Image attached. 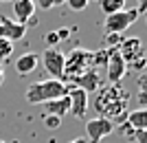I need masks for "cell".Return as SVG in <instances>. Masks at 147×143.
I'll list each match as a JSON object with an SVG mask.
<instances>
[{
  "label": "cell",
  "instance_id": "cell-1",
  "mask_svg": "<svg viewBox=\"0 0 147 143\" xmlns=\"http://www.w3.org/2000/svg\"><path fill=\"white\" fill-rule=\"evenodd\" d=\"M94 110L99 117L110 119L112 123H125L127 117V93L121 88V84H105L94 90Z\"/></svg>",
  "mask_w": 147,
  "mask_h": 143
},
{
  "label": "cell",
  "instance_id": "cell-2",
  "mask_svg": "<svg viewBox=\"0 0 147 143\" xmlns=\"http://www.w3.org/2000/svg\"><path fill=\"white\" fill-rule=\"evenodd\" d=\"M68 95V84L61 79H42V81H33L26 88V101L37 106V104H46V101L59 99Z\"/></svg>",
  "mask_w": 147,
  "mask_h": 143
},
{
  "label": "cell",
  "instance_id": "cell-3",
  "mask_svg": "<svg viewBox=\"0 0 147 143\" xmlns=\"http://www.w3.org/2000/svg\"><path fill=\"white\" fill-rule=\"evenodd\" d=\"M90 68H94L92 51L73 49L68 55H64V77H61V81H70V79H75V77L84 75Z\"/></svg>",
  "mask_w": 147,
  "mask_h": 143
},
{
  "label": "cell",
  "instance_id": "cell-4",
  "mask_svg": "<svg viewBox=\"0 0 147 143\" xmlns=\"http://www.w3.org/2000/svg\"><path fill=\"white\" fill-rule=\"evenodd\" d=\"M119 55L123 57V62L127 64V68L143 70L145 66V49H143V40L141 37H123L117 46Z\"/></svg>",
  "mask_w": 147,
  "mask_h": 143
},
{
  "label": "cell",
  "instance_id": "cell-5",
  "mask_svg": "<svg viewBox=\"0 0 147 143\" xmlns=\"http://www.w3.org/2000/svg\"><path fill=\"white\" fill-rule=\"evenodd\" d=\"M141 13L136 9H123L119 13H112V16H105V22H103V29L105 33H114V35H121L127 26H132L138 20Z\"/></svg>",
  "mask_w": 147,
  "mask_h": 143
},
{
  "label": "cell",
  "instance_id": "cell-6",
  "mask_svg": "<svg viewBox=\"0 0 147 143\" xmlns=\"http://www.w3.org/2000/svg\"><path fill=\"white\" fill-rule=\"evenodd\" d=\"M114 128H117V125L112 123L110 119H105V117L88 119L86 121V139L92 141V143H99V141H103L108 134H112Z\"/></svg>",
  "mask_w": 147,
  "mask_h": 143
},
{
  "label": "cell",
  "instance_id": "cell-7",
  "mask_svg": "<svg viewBox=\"0 0 147 143\" xmlns=\"http://www.w3.org/2000/svg\"><path fill=\"white\" fill-rule=\"evenodd\" d=\"M42 64L51 79H61L64 77V53L59 49H46L42 55Z\"/></svg>",
  "mask_w": 147,
  "mask_h": 143
},
{
  "label": "cell",
  "instance_id": "cell-8",
  "mask_svg": "<svg viewBox=\"0 0 147 143\" xmlns=\"http://www.w3.org/2000/svg\"><path fill=\"white\" fill-rule=\"evenodd\" d=\"M105 68H108V79H110V84H119V81L125 77V73H127V64L123 62V57L119 55L117 49H110Z\"/></svg>",
  "mask_w": 147,
  "mask_h": 143
},
{
  "label": "cell",
  "instance_id": "cell-9",
  "mask_svg": "<svg viewBox=\"0 0 147 143\" xmlns=\"http://www.w3.org/2000/svg\"><path fill=\"white\" fill-rule=\"evenodd\" d=\"M66 84H68V86H75V88H81L84 93H94V90L101 86V75H99L97 68H90V70H86L84 75H79V77L66 81Z\"/></svg>",
  "mask_w": 147,
  "mask_h": 143
},
{
  "label": "cell",
  "instance_id": "cell-10",
  "mask_svg": "<svg viewBox=\"0 0 147 143\" xmlns=\"http://www.w3.org/2000/svg\"><path fill=\"white\" fill-rule=\"evenodd\" d=\"M68 101H70V112L75 117H86L88 112V93H84L81 88H75V86H68Z\"/></svg>",
  "mask_w": 147,
  "mask_h": 143
},
{
  "label": "cell",
  "instance_id": "cell-11",
  "mask_svg": "<svg viewBox=\"0 0 147 143\" xmlns=\"http://www.w3.org/2000/svg\"><path fill=\"white\" fill-rule=\"evenodd\" d=\"M26 35V24H20L11 18H0V37H5L9 42H18Z\"/></svg>",
  "mask_w": 147,
  "mask_h": 143
},
{
  "label": "cell",
  "instance_id": "cell-12",
  "mask_svg": "<svg viewBox=\"0 0 147 143\" xmlns=\"http://www.w3.org/2000/svg\"><path fill=\"white\" fill-rule=\"evenodd\" d=\"M35 13V0H13V16L16 22L26 24V20L33 18Z\"/></svg>",
  "mask_w": 147,
  "mask_h": 143
},
{
  "label": "cell",
  "instance_id": "cell-13",
  "mask_svg": "<svg viewBox=\"0 0 147 143\" xmlns=\"http://www.w3.org/2000/svg\"><path fill=\"white\" fill-rule=\"evenodd\" d=\"M42 110L46 112V117H64L70 112V101H68V95L66 97H59V99H53V101H46L42 104Z\"/></svg>",
  "mask_w": 147,
  "mask_h": 143
},
{
  "label": "cell",
  "instance_id": "cell-14",
  "mask_svg": "<svg viewBox=\"0 0 147 143\" xmlns=\"http://www.w3.org/2000/svg\"><path fill=\"white\" fill-rule=\"evenodd\" d=\"M37 64H40L37 53H24V55H20L16 60V70H18V75H29L37 68Z\"/></svg>",
  "mask_w": 147,
  "mask_h": 143
},
{
  "label": "cell",
  "instance_id": "cell-15",
  "mask_svg": "<svg viewBox=\"0 0 147 143\" xmlns=\"http://www.w3.org/2000/svg\"><path fill=\"white\" fill-rule=\"evenodd\" d=\"M125 123H129L134 130H145L147 128V112H145V108L129 110L127 117H125Z\"/></svg>",
  "mask_w": 147,
  "mask_h": 143
},
{
  "label": "cell",
  "instance_id": "cell-16",
  "mask_svg": "<svg viewBox=\"0 0 147 143\" xmlns=\"http://www.w3.org/2000/svg\"><path fill=\"white\" fill-rule=\"evenodd\" d=\"M99 7L105 16H112V13H119L125 9V0H99Z\"/></svg>",
  "mask_w": 147,
  "mask_h": 143
},
{
  "label": "cell",
  "instance_id": "cell-17",
  "mask_svg": "<svg viewBox=\"0 0 147 143\" xmlns=\"http://www.w3.org/2000/svg\"><path fill=\"white\" fill-rule=\"evenodd\" d=\"M11 53H13V44L9 42V40H5V37H0V62L7 60Z\"/></svg>",
  "mask_w": 147,
  "mask_h": 143
},
{
  "label": "cell",
  "instance_id": "cell-18",
  "mask_svg": "<svg viewBox=\"0 0 147 143\" xmlns=\"http://www.w3.org/2000/svg\"><path fill=\"white\" fill-rule=\"evenodd\" d=\"M88 2H90V0H66V5L70 7L73 11H84L88 7Z\"/></svg>",
  "mask_w": 147,
  "mask_h": 143
},
{
  "label": "cell",
  "instance_id": "cell-19",
  "mask_svg": "<svg viewBox=\"0 0 147 143\" xmlns=\"http://www.w3.org/2000/svg\"><path fill=\"white\" fill-rule=\"evenodd\" d=\"M66 0H35V5H40L46 11V9H53V7H59V5H64Z\"/></svg>",
  "mask_w": 147,
  "mask_h": 143
},
{
  "label": "cell",
  "instance_id": "cell-20",
  "mask_svg": "<svg viewBox=\"0 0 147 143\" xmlns=\"http://www.w3.org/2000/svg\"><path fill=\"white\" fill-rule=\"evenodd\" d=\"M59 123H61V119H59V117H46V119H44V125H46L49 130H55V128H59Z\"/></svg>",
  "mask_w": 147,
  "mask_h": 143
},
{
  "label": "cell",
  "instance_id": "cell-21",
  "mask_svg": "<svg viewBox=\"0 0 147 143\" xmlns=\"http://www.w3.org/2000/svg\"><path fill=\"white\" fill-rule=\"evenodd\" d=\"M134 139L136 143H147V130H134Z\"/></svg>",
  "mask_w": 147,
  "mask_h": 143
},
{
  "label": "cell",
  "instance_id": "cell-22",
  "mask_svg": "<svg viewBox=\"0 0 147 143\" xmlns=\"http://www.w3.org/2000/svg\"><path fill=\"white\" fill-rule=\"evenodd\" d=\"M119 130H121L123 134H125V137H129V139L134 137V128H132L129 123H121V128H119Z\"/></svg>",
  "mask_w": 147,
  "mask_h": 143
},
{
  "label": "cell",
  "instance_id": "cell-23",
  "mask_svg": "<svg viewBox=\"0 0 147 143\" xmlns=\"http://www.w3.org/2000/svg\"><path fill=\"white\" fill-rule=\"evenodd\" d=\"M68 31H70V29H57V31H55V33H57V37H59V42H64V40L70 35Z\"/></svg>",
  "mask_w": 147,
  "mask_h": 143
},
{
  "label": "cell",
  "instance_id": "cell-24",
  "mask_svg": "<svg viewBox=\"0 0 147 143\" xmlns=\"http://www.w3.org/2000/svg\"><path fill=\"white\" fill-rule=\"evenodd\" d=\"M68 143H88V139L86 137H77V139H73V141H68Z\"/></svg>",
  "mask_w": 147,
  "mask_h": 143
},
{
  "label": "cell",
  "instance_id": "cell-25",
  "mask_svg": "<svg viewBox=\"0 0 147 143\" xmlns=\"http://www.w3.org/2000/svg\"><path fill=\"white\" fill-rule=\"evenodd\" d=\"M2 81H5V66L0 62V86H2Z\"/></svg>",
  "mask_w": 147,
  "mask_h": 143
},
{
  "label": "cell",
  "instance_id": "cell-26",
  "mask_svg": "<svg viewBox=\"0 0 147 143\" xmlns=\"http://www.w3.org/2000/svg\"><path fill=\"white\" fill-rule=\"evenodd\" d=\"M136 11H138V13L145 11V0H138V9H136Z\"/></svg>",
  "mask_w": 147,
  "mask_h": 143
},
{
  "label": "cell",
  "instance_id": "cell-27",
  "mask_svg": "<svg viewBox=\"0 0 147 143\" xmlns=\"http://www.w3.org/2000/svg\"><path fill=\"white\" fill-rule=\"evenodd\" d=\"M0 2H13V0H0Z\"/></svg>",
  "mask_w": 147,
  "mask_h": 143
},
{
  "label": "cell",
  "instance_id": "cell-28",
  "mask_svg": "<svg viewBox=\"0 0 147 143\" xmlns=\"http://www.w3.org/2000/svg\"><path fill=\"white\" fill-rule=\"evenodd\" d=\"M0 143H5V141H0Z\"/></svg>",
  "mask_w": 147,
  "mask_h": 143
},
{
  "label": "cell",
  "instance_id": "cell-29",
  "mask_svg": "<svg viewBox=\"0 0 147 143\" xmlns=\"http://www.w3.org/2000/svg\"><path fill=\"white\" fill-rule=\"evenodd\" d=\"M97 2H99V0H97Z\"/></svg>",
  "mask_w": 147,
  "mask_h": 143
}]
</instances>
